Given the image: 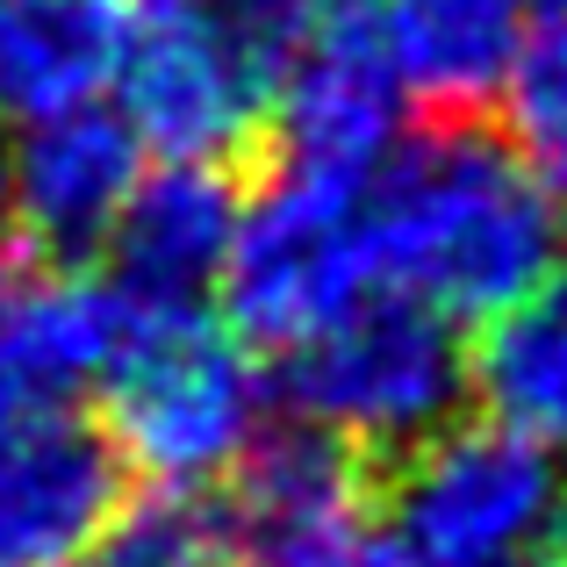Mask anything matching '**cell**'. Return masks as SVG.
<instances>
[{"label": "cell", "instance_id": "obj_1", "mask_svg": "<svg viewBox=\"0 0 567 567\" xmlns=\"http://www.w3.org/2000/svg\"><path fill=\"white\" fill-rule=\"evenodd\" d=\"M374 280L453 323H482L567 251V208L474 123L402 137L367 194Z\"/></svg>", "mask_w": 567, "mask_h": 567}, {"label": "cell", "instance_id": "obj_2", "mask_svg": "<svg viewBox=\"0 0 567 567\" xmlns=\"http://www.w3.org/2000/svg\"><path fill=\"white\" fill-rule=\"evenodd\" d=\"M317 0H130L115 115L158 158L230 166L274 123V94Z\"/></svg>", "mask_w": 567, "mask_h": 567}, {"label": "cell", "instance_id": "obj_3", "mask_svg": "<svg viewBox=\"0 0 567 567\" xmlns=\"http://www.w3.org/2000/svg\"><path fill=\"white\" fill-rule=\"evenodd\" d=\"M94 388L101 439L144 488H223L274 416L259 352L208 309H130Z\"/></svg>", "mask_w": 567, "mask_h": 567}, {"label": "cell", "instance_id": "obj_4", "mask_svg": "<svg viewBox=\"0 0 567 567\" xmlns=\"http://www.w3.org/2000/svg\"><path fill=\"white\" fill-rule=\"evenodd\" d=\"M280 374L274 402L288 424L346 445V453H410L431 431L467 410V338L453 317L424 309L416 295L374 288L288 352H274Z\"/></svg>", "mask_w": 567, "mask_h": 567}, {"label": "cell", "instance_id": "obj_5", "mask_svg": "<svg viewBox=\"0 0 567 567\" xmlns=\"http://www.w3.org/2000/svg\"><path fill=\"white\" fill-rule=\"evenodd\" d=\"M388 532L410 567H532L567 546V460L488 416L395 453Z\"/></svg>", "mask_w": 567, "mask_h": 567}, {"label": "cell", "instance_id": "obj_6", "mask_svg": "<svg viewBox=\"0 0 567 567\" xmlns=\"http://www.w3.org/2000/svg\"><path fill=\"white\" fill-rule=\"evenodd\" d=\"M374 181L280 166L237 208V237L223 259V323L251 352H288L338 309L374 295V237H367Z\"/></svg>", "mask_w": 567, "mask_h": 567}, {"label": "cell", "instance_id": "obj_7", "mask_svg": "<svg viewBox=\"0 0 567 567\" xmlns=\"http://www.w3.org/2000/svg\"><path fill=\"white\" fill-rule=\"evenodd\" d=\"M237 567H410L367 496V460L317 431H266L223 482Z\"/></svg>", "mask_w": 567, "mask_h": 567}, {"label": "cell", "instance_id": "obj_8", "mask_svg": "<svg viewBox=\"0 0 567 567\" xmlns=\"http://www.w3.org/2000/svg\"><path fill=\"white\" fill-rule=\"evenodd\" d=\"M402 86L381 43V0H317L274 94L280 166L374 181L402 144Z\"/></svg>", "mask_w": 567, "mask_h": 567}, {"label": "cell", "instance_id": "obj_9", "mask_svg": "<svg viewBox=\"0 0 567 567\" xmlns=\"http://www.w3.org/2000/svg\"><path fill=\"white\" fill-rule=\"evenodd\" d=\"M123 496L130 474L86 416L43 410L0 431V567H86Z\"/></svg>", "mask_w": 567, "mask_h": 567}, {"label": "cell", "instance_id": "obj_10", "mask_svg": "<svg viewBox=\"0 0 567 567\" xmlns=\"http://www.w3.org/2000/svg\"><path fill=\"white\" fill-rule=\"evenodd\" d=\"M123 323L130 302L101 274L0 251V431L94 388Z\"/></svg>", "mask_w": 567, "mask_h": 567}, {"label": "cell", "instance_id": "obj_11", "mask_svg": "<svg viewBox=\"0 0 567 567\" xmlns=\"http://www.w3.org/2000/svg\"><path fill=\"white\" fill-rule=\"evenodd\" d=\"M237 208L245 187L230 181V166H202V158L144 166L101 245L109 259L101 280L130 309H208L237 237Z\"/></svg>", "mask_w": 567, "mask_h": 567}, {"label": "cell", "instance_id": "obj_12", "mask_svg": "<svg viewBox=\"0 0 567 567\" xmlns=\"http://www.w3.org/2000/svg\"><path fill=\"white\" fill-rule=\"evenodd\" d=\"M14 152V237L37 259L86 266L101 259L130 187L144 173V144L115 109H72L22 123Z\"/></svg>", "mask_w": 567, "mask_h": 567}, {"label": "cell", "instance_id": "obj_13", "mask_svg": "<svg viewBox=\"0 0 567 567\" xmlns=\"http://www.w3.org/2000/svg\"><path fill=\"white\" fill-rule=\"evenodd\" d=\"M525 0H381L395 86L431 123H474L525 51Z\"/></svg>", "mask_w": 567, "mask_h": 567}, {"label": "cell", "instance_id": "obj_14", "mask_svg": "<svg viewBox=\"0 0 567 567\" xmlns=\"http://www.w3.org/2000/svg\"><path fill=\"white\" fill-rule=\"evenodd\" d=\"M467 395L488 424L567 460V251L517 302L482 317L467 346Z\"/></svg>", "mask_w": 567, "mask_h": 567}, {"label": "cell", "instance_id": "obj_15", "mask_svg": "<svg viewBox=\"0 0 567 567\" xmlns=\"http://www.w3.org/2000/svg\"><path fill=\"white\" fill-rule=\"evenodd\" d=\"M123 14L130 0H0V115L94 109L123 58Z\"/></svg>", "mask_w": 567, "mask_h": 567}, {"label": "cell", "instance_id": "obj_16", "mask_svg": "<svg viewBox=\"0 0 567 567\" xmlns=\"http://www.w3.org/2000/svg\"><path fill=\"white\" fill-rule=\"evenodd\" d=\"M86 567H237V525L223 488H144L123 496Z\"/></svg>", "mask_w": 567, "mask_h": 567}, {"label": "cell", "instance_id": "obj_17", "mask_svg": "<svg viewBox=\"0 0 567 567\" xmlns=\"http://www.w3.org/2000/svg\"><path fill=\"white\" fill-rule=\"evenodd\" d=\"M496 101H503V130H511L503 144L567 208V22L532 29Z\"/></svg>", "mask_w": 567, "mask_h": 567}, {"label": "cell", "instance_id": "obj_18", "mask_svg": "<svg viewBox=\"0 0 567 567\" xmlns=\"http://www.w3.org/2000/svg\"><path fill=\"white\" fill-rule=\"evenodd\" d=\"M14 245V152L8 137H0V251Z\"/></svg>", "mask_w": 567, "mask_h": 567}, {"label": "cell", "instance_id": "obj_19", "mask_svg": "<svg viewBox=\"0 0 567 567\" xmlns=\"http://www.w3.org/2000/svg\"><path fill=\"white\" fill-rule=\"evenodd\" d=\"M532 14H546V22H567V0H525Z\"/></svg>", "mask_w": 567, "mask_h": 567}, {"label": "cell", "instance_id": "obj_20", "mask_svg": "<svg viewBox=\"0 0 567 567\" xmlns=\"http://www.w3.org/2000/svg\"><path fill=\"white\" fill-rule=\"evenodd\" d=\"M532 567H567V546H560V554H546V560H532Z\"/></svg>", "mask_w": 567, "mask_h": 567}]
</instances>
